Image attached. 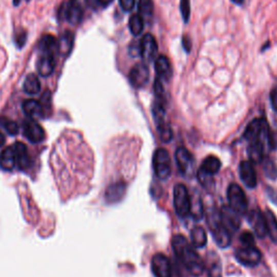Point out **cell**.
I'll return each mask as SVG.
<instances>
[{
    "label": "cell",
    "instance_id": "bcb514c9",
    "mask_svg": "<svg viewBox=\"0 0 277 277\" xmlns=\"http://www.w3.org/2000/svg\"><path fill=\"white\" fill-rule=\"evenodd\" d=\"M245 0H232V3L236 4V5H243Z\"/></svg>",
    "mask_w": 277,
    "mask_h": 277
},
{
    "label": "cell",
    "instance_id": "44dd1931",
    "mask_svg": "<svg viewBox=\"0 0 277 277\" xmlns=\"http://www.w3.org/2000/svg\"><path fill=\"white\" fill-rule=\"evenodd\" d=\"M155 71L157 74V77L169 79L172 75L171 65L168 57L165 55H161L156 58L155 61Z\"/></svg>",
    "mask_w": 277,
    "mask_h": 277
},
{
    "label": "cell",
    "instance_id": "f1b7e54d",
    "mask_svg": "<svg viewBox=\"0 0 277 277\" xmlns=\"http://www.w3.org/2000/svg\"><path fill=\"white\" fill-rule=\"evenodd\" d=\"M265 222H266V229H268V234L270 235L271 240L274 243H277V219L275 214L268 209L264 213Z\"/></svg>",
    "mask_w": 277,
    "mask_h": 277
},
{
    "label": "cell",
    "instance_id": "e575fe53",
    "mask_svg": "<svg viewBox=\"0 0 277 277\" xmlns=\"http://www.w3.org/2000/svg\"><path fill=\"white\" fill-rule=\"evenodd\" d=\"M180 10H181V14L183 16L184 23H187L189 22L190 14H191V2L190 0H181Z\"/></svg>",
    "mask_w": 277,
    "mask_h": 277
},
{
    "label": "cell",
    "instance_id": "ffe728a7",
    "mask_svg": "<svg viewBox=\"0 0 277 277\" xmlns=\"http://www.w3.org/2000/svg\"><path fill=\"white\" fill-rule=\"evenodd\" d=\"M39 51L41 53H46V54H51V55H56L58 52V45H57V39L52 36V35H45L38 45Z\"/></svg>",
    "mask_w": 277,
    "mask_h": 277
},
{
    "label": "cell",
    "instance_id": "d4e9b609",
    "mask_svg": "<svg viewBox=\"0 0 277 277\" xmlns=\"http://www.w3.org/2000/svg\"><path fill=\"white\" fill-rule=\"evenodd\" d=\"M74 34L69 31L63 33V35L57 41L58 45V53L62 55H68L71 53L74 46Z\"/></svg>",
    "mask_w": 277,
    "mask_h": 277
},
{
    "label": "cell",
    "instance_id": "ba28073f",
    "mask_svg": "<svg viewBox=\"0 0 277 277\" xmlns=\"http://www.w3.org/2000/svg\"><path fill=\"white\" fill-rule=\"evenodd\" d=\"M60 18L65 19L73 25L79 24L84 18V8L68 0L60 8Z\"/></svg>",
    "mask_w": 277,
    "mask_h": 277
},
{
    "label": "cell",
    "instance_id": "484cf974",
    "mask_svg": "<svg viewBox=\"0 0 277 277\" xmlns=\"http://www.w3.org/2000/svg\"><path fill=\"white\" fill-rule=\"evenodd\" d=\"M42 89V85H41V81H39V78L37 77V75L35 74H28L25 78L24 84H23V90L31 95H35L37 93H39Z\"/></svg>",
    "mask_w": 277,
    "mask_h": 277
},
{
    "label": "cell",
    "instance_id": "f546056e",
    "mask_svg": "<svg viewBox=\"0 0 277 277\" xmlns=\"http://www.w3.org/2000/svg\"><path fill=\"white\" fill-rule=\"evenodd\" d=\"M207 269L208 274L210 277H220L221 276V264L215 253H209L207 259Z\"/></svg>",
    "mask_w": 277,
    "mask_h": 277
},
{
    "label": "cell",
    "instance_id": "8fae6325",
    "mask_svg": "<svg viewBox=\"0 0 277 277\" xmlns=\"http://www.w3.org/2000/svg\"><path fill=\"white\" fill-rule=\"evenodd\" d=\"M23 133L28 141L32 143H41L45 138L43 127L34 120H26L23 123Z\"/></svg>",
    "mask_w": 277,
    "mask_h": 277
},
{
    "label": "cell",
    "instance_id": "8d00e7d4",
    "mask_svg": "<svg viewBox=\"0 0 277 277\" xmlns=\"http://www.w3.org/2000/svg\"><path fill=\"white\" fill-rule=\"evenodd\" d=\"M240 240H241V243L243 244V246H246V247L254 246V236L250 232H244L241 235Z\"/></svg>",
    "mask_w": 277,
    "mask_h": 277
},
{
    "label": "cell",
    "instance_id": "7c38bea8",
    "mask_svg": "<svg viewBox=\"0 0 277 277\" xmlns=\"http://www.w3.org/2000/svg\"><path fill=\"white\" fill-rule=\"evenodd\" d=\"M158 46L155 37L152 34H146L143 36L140 44L141 56L145 62H152L157 55Z\"/></svg>",
    "mask_w": 277,
    "mask_h": 277
},
{
    "label": "cell",
    "instance_id": "f6af8a7d",
    "mask_svg": "<svg viewBox=\"0 0 277 277\" xmlns=\"http://www.w3.org/2000/svg\"><path fill=\"white\" fill-rule=\"evenodd\" d=\"M6 143V136L0 132V147H2Z\"/></svg>",
    "mask_w": 277,
    "mask_h": 277
},
{
    "label": "cell",
    "instance_id": "8992f818",
    "mask_svg": "<svg viewBox=\"0 0 277 277\" xmlns=\"http://www.w3.org/2000/svg\"><path fill=\"white\" fill-rule=\"evenodd\" d=\"M153 167L156 175L161 180H167L171 174L170 156L165 148H158L153 156Z\"/></svg>",
    "mask_w": 277,
    "mask_h": 277
},
{
    "label": "cell",
    "instance_id": "3957f363",
    "mask_svg": "<svg viewBox=\"0 0 277 277\" xmlns=\"http://www.w3.org/2000/svg\"><path fill=\"white\" fill-rule=\"evenodd\" d=\"M270 132V127L264 118H256L253 120L244 132V138L248 142H262L268 141Z\"/></svg>",
    "mask_w": 277,
    "mask_h": 277
},
{
    "label": "cell",
    "instance_id": "1f68e13d",
    "mask_svg": "<svg viewBox=\"0 0 277 277\" xmlns=\"http://www.w3.org/2000/svg\"><path fill=\"white\" fill-rule=\"evenodd\" d=\"M129 29L132 35L138 36L144 29V22L140 14H134L129 19Z\"/></svg>",
    "mask_w": 277,
    "mask_h": 277
},
{
    "label": "cell",
    "instance_id": "52a82bcc",
    "mask_svg": "<svg viewBox=\"0 0 277 277\" xmlns=\"http://www.w3.org/2000/svg\"><path fill=\"white\" fill-rule=\"evenodd\" d=\"M235 258L241 264L245 266L258 265L262 259V254L258 248L254 246H244L243 248L236 250Z\"/></svg>",
    "mask_w": 277,
    "mask_h": 277
},
{
    "label": "cell",
    "instance_id": "4316f807",
    "mask_svg": "<svg viewBox=\"0 0 277 277\" xmlns=\"http://www.w3.org/2000/svg\"><path fill=\"white\" fill-rule=\"evenodd\" d=\"M248 156L251 163L259 164L264 158V143L262 142H249Z\"/></svg>",
    "mask_w": 277,
    "mask_h": 277
},
{
    "label": "cell",
    "instance_id": "74e56055",
    "mask_svg": "<svg viewBox=\"0 0 277 277\" xmlns=\"http://www.w3.org/2000/svg\"><path fill=\"white\" fill-rule=\"evenodd\" d=\"M27 41V33L25 31H19L16 35H15V38H14V42H15V45L16 47H18L19 49L23 48L24 44L26 43Z\"/></svg>",
    "mask_w": 277,
    "mask_h": 277
},
{
    "label": "cell",
    "instance_id": "9a60e30c",
    "mask_svg": "<svg viewBox=\"0 0 277 277\" xmlns=\"http://www.w3.org/2000/svg\"><path fill=\"white\" fill-rule=\"evenodd\" d=\"M220 217L224 225L226 226V229L229 231H237L241 226V217L240 214L237 213L235 210H233L232 208L229 206H223L221 208V210L219 212Z\"/></svg>",
    "mask_w": 277,
    "mask_h": 277
},
{
    "label": "cell",
    "instance_id": "ac0fdd59",
    "mask_svg": "<svg viewBox=\"0 0 277 277\" xmlns=\"http://www.w3.org/2000/svg\"><path fill=\"white\" fill-rule=\"evenodd\" d=\"M36 67L39 75H42L43 77L50 76L55 68V56L51 54L41 53L37 60Z\"/></svg>",
    "mask_w": 277,
    "mask_h": 277
},
{
    "label": "cell",
    "instance_id": "5bb4252c",
    "mask_svg": "<svg viewBox=\"0 0 277 277\" xmlns=\"http://www.w3.org/2000/svg\"><path fill=\"white\" fill-rule=\"evenodd\" d=\"M240 176L244 184L249 187V189H254L258 184V179H256L255 169L251 162L243 161L240 164Z\"/></svg>",
    "mask_w": 277,
    "mask_h": 277
},
{
    "label": "cell",
    "instance_id": "c3c4849f",
    "mask_svg": "<svg viewBox=\"0 0 277 277\" xmlns=\"http://www.w3.org/2000/svg\"><path fill=\"white\" fill-rule=\"evenodd\" d=\"M27 2H28V0H27Z\"/></svg>",
    "mask_w": 277,
    "mask_h": 277
},
{
    "label": "cell",
    "instance_id": "7a4b0ae2",
    "mask_svg": "<svg viewBox=\"0 0 277 277\" xmlns=\"http://www.w3.org/2000/svg\"><path fill=\"white\" fill-rule=\"evenodd\" d=\"M207 223L217 246H220L221 248H226L231 244V235L230 231L226 229V226L222 222L219 212H216L215 210L208 212Z\"/></svg>",
    "mask_w": 277,
    "mask_h": 277
},
{
    "label": "cell",
    "instance_id": "836d02e7",
    "mask_svg": "<svg viewBox=\"0 0 277 277\" xmlns=\"http://www.w3.org/2000/svg\"><path fill=\"white\" fill-rule=\"evenodd\" d=\"M264 173L269 179H276L277 177V167L271 160H266L264 162Z\"/></svg>",
    "mask_w": 277,
    "mask_h": 277
},
{
    "label": "cell",
    "instance_id": "6da1fadb",
    "mask_svg": "<svg viewBox=\"0 0 277 277\" xmlns=\"http://www.w3.org/2000/svg\"><path fill=\"white\" fill-rule=\"evenodd\" d=\"M171 243L174 254L182 262L186 270L192 275H202L205 270V263L185 237L181 234L174 235Z\"/></svg>",
    "mask_w": 277,
    "mask_h": 277
},
{
    "label": "cell",
    "instance_id": "e0dca14e",
    "mask_svg": "<svg viewBox=\"0 0 277 277\" xmlns=\"http://www.w3.org/2000/svg\"><path fill=\"white\" fill-rule=\"evenodd\" d=\"M127 186L123 181H117L107 186L105 191V201L108 204H116L121 202L126 194Z\"/></svg>",
    "mask_w": 277,
    "mask_h": 277
},
{
    "label": "cell",
    "instance_id": "2e32d148",
    "mask_svg": "<svg viewBox=\"0 0 277 277\" xmlns=\"http://www.w3.org/2000/svg\"><path fill=\"white\" fill-rule=\"evenodd\" d=\"M175 162L177 167H179L180 171L183 174L190 173L192 170V167L194 164V158L191 152L187 148L181 146L175 151Z\"/></svg>",
    "mask_w": 277,
    "mask_h": 277
},
{
    "label": "cell",
    "instance_id": "d6a6232c",
    "mask_svg": "<svg viewBox=\"0 0 277 277\" xmlns=\"http://www.w3.org/2000/svg\"><path fill=\"white\" fill-rule=\"evenodd\" d=\"M190 214L196 220L202 219L203 214H204V210H203V205H202L201 201L193 202L191 200V211H190Z\"/></svg>",
    "mask_w": 277,
    "mask_h": 277
},
{
    "label": "cell",
    "instance_id": "4fadbf2b",
    "mask_svg": "<svg viewBox=\"0 0 277 277\" xmlns=\"http://www.w3.org/2000/svg\"><path fill=\"white\" fill-rule=\"evenodd\" d=\"M248 219H249V223L252 226L255 235L258 236L259 239H264L266 234H268L264 212H262L259 208H256V209H252V211L249 213Z\"/></svg>",
    "mask_w": 277,
    "mask_h": 277
},
{
    "label": "cell",
    "instance_id": "7bdbcfd3",
    "mask_svg": "<svg viewBox=\"0 0 277 277\" xmlns=\"http://www.w3.org/2000/svg\"><path fill=\"white\" fill-rule=\"evenodd\" d=\"M71 2L82 6L84 8V6H89L90 5V0H71Z\"/></svg>",
    "mask_w": 277,
    "mask_h": 277
},
{
    "label": "cell",
    "instance_id": "603a6c76",
    "mask_svg": "<svg viewBox=\"0 0 277 277\" xmlns=\"http://www.w3.org/2000/svg\"><path fill=\"white\" fill-rule=\"evenodd\" d=\"M220 168H221V161L216 156L211 155L205 158L200 170L213 176L215 173L219 172Z\"/></svg>",
    "mask_w": 277,
    "mask_h": 277
},
{
    "label": "cell",
    "instance_id": "d590c367",
    "mask_svg": "<svg viewBox=\"0 0 277 277\" xmlns=\"http://www.w3.org/2000/svg\"><path fill=\"white\" fill-rule=\"evenodd\" d=\"M3 127L5 128V130L10 134V135H15L18 132V126L16 123L9 121V120H4L2 123Z\"/></svg>",
    "mask_w": 277,
    "mask_h": 277
},
{
    "label": "cell",
    "instance_id": "277c9868",
    "mask_svg": "<svg viewBox=\"0 0 277 277\" xmlns=\"http://www.w3.org/2000/svg\"><path fill=\"white\" fill-rule=\"evenodd\" d=\"M227 201H229L232 209L235 210L240 215H244L247 213L248 201H247L244 190L239 184L232 183L229 186V189H227Z\"/></svg>",
    "mask_w": 277,
    "mask_h": 277
},
{
    "label": "cell",
    "instance_id": "83f0119b",
    "mask_svg": "<svg viewBox=\"0 0 277 277\" xmlns=\"http://www.w3.org/2000/svg\"><path fill=\"white\" fill-rule=\"evenodd\" d=\"M191 241L195 248H202L207 244V234L202 226H194L191 231Z\"/></svg>",
    "mask_w": 277,
    "mask_h": 277
},
{
    "label": "cell",
    "instance_id": "7dc6e473",
    "mask_svg": "<svg viewBox=\"0 0 277 277\" xmlns=\"http://www.w3.org/2000/svg\"><path fill=\"white\" fill-rule=\"evenodd\" d=\"M19 4H21V0H13V6H18Z\"/></svg>",
    "mask_w": 277,
    "mask_h": 277
},
{
    "label": "cell",
    "instance_id": "4dcf8cb0",
    "mask_svg": "<svg viewBox=\"0 0 277 277\" xmlns=\"http://www.w3.org/2000/svg\"><path fill=\"white\" fill-rule=\"evenodd\" d=\"M154 13L153 0H138V14L142 18H151Z\"/></svg>",
    "mask_w": 277,
    "mask_h": 277
},
{
    "label": "cell",
    "instance_id": "f35d334b",
    "mask_svg": "<svg viewBox=\"0 0 277 277\" xmlns=\"http://www.w3.org/2000/svg\"><path fill=\"white\" fill-rule=\"evenodd\" d=\"M120 5L125 12H130L134 8L135 0H120Z\"/></svg>",
    "mask_w": 277,
    "mask_h": 277
},
{
    "label": "cell",
    "instance_id": "ab89813d",
    "mask_svg": "<svg viewBox=\"0 0 277 277\" xmlns=\"http://www.w3.org/2000/svg\"><path fill=\"white\" fill-rule=\"evenodd\" d=\"M129 53H130L131 56H138V55H141L140 46L136 45L135 43H132V45L129 47Z\"/></svg>",
    "mask_w": 277,
    "mask_h": 277
},
{
    "label": "cell",
    "instance_id": "5b68a950",
    "mask_svg": "<svg viewBox=\"0 0 277 277\" xmlns=\"http://www.w3.org/2000/svg\"><path fill=\"white\" fill-rule=\"evenodd\" d=\"M173 205L176 214L180 217H186L191 211V197L186 186L176 184L173 190Z\"/></svg>",
    "mask_w": 277,
    "mask_h": 277
},
{
    "label": "cell",
    "instance_id": "b9f144b4",
    "mask_svg": "<svg viewBox=\"0 0 277 277\" xmlns=\"http://www.w3.org/2000/svg\"><path fill=\"white\" fill-rule=\"evenodd\" d=\"M271 102H272L274 111L277 112V87L274 88L271 92Z\"/></svg>",
    "mask_w": 277,
    "mask_h": 277
},
{
    "label": "cell",
    "instance_id": "d6986e66",
    "mask_svg": "<svg viewBox=\"0 0 277 277\" xmlns=\"http://www.w3.org/2000/svg\"><path fill=\"white\" fill-rule=\"evenodd\" d=\"M15 154V163L21 170H26L32 164L31 156L28 154L27 147L22 142H16L13 146Z\"/></svg>",
    "mask_w": 277,
    "mask_h": 277
},
{
    "label": "cell",
    "instance_id": "cb8c5ba5",
    "mask_svg": "<svg viewBox=\"0 0 277 277\" xmlns=\"http://www.w3.org/2000/svg\"><path fill=\"white\" fill-rule=\"evenodd\" d=\"M23 112L28 116V117H37V116H44L45 111L43 104L41 101L33 100V98H29L26 100L22 104Z\"/></svg>",
    "mask_w": 277,
    "mask_h": 277
},
{
    "label": "cell",
    "instance_id": "60d3db41",
    "mask_svg": "<svg viewBox=\"0 0 277 277\" xmlns=\"http://www.w3.org/2000/svg\"><path fill=\"white\" fill-rule=\"evenodd\" d=\"M182 44H183V48L184 50L186 52H190L191 51V48H192V42L189 36H184L183 39H182Z\"/></svg>",
    "mask_w": 277,
    "mask_h": 277
},
{
    "label": "cell",
    "instance_id": "9c48e42d",
    "mask_svg": "<svg viewBox=\"0 0 277 277\" xmlns=\"http://www.w3.org/2000/svg\"><path fill=\"white\" fill-rule=\"evenodd\" d=\"M150 81V69L145 63L135 64L129 73V82L134 88H143Z\"/></svg>",
    "mask_w": 277,
    "mask_h": 277
},
{
    "label": "cell",
    "instance_id": "ee69618b",
    "mask_svg": "<svg viewBox=\"0 0 277 277\" xmlns=\"http://www.w3.org/2000/svg\"><path fill=\"white\" fill-rule=\"evenodd\" d=\"M96 2L103 7H107L108 5H111L113 3V0H96Z\"/></svg>",
    "mask_w": 277,
    "mask_h": 277
},
{
    "label": "cell",
    "instance_id": "30bf717a",
    "mask_svg": "<svg viewBox=\"0 0 277 277\" xmlns=\"http://www.w3.org/2000/svg\"><path fill=\"white\" fill-rule=\"evenodd\" d=\"M152 271L155 277H172L171 264L163 253H156L152 259Z\"/></svg>",
    "mask_w": 277,
    "mask_h": 277
},
{
    "label": "cell",
    "instance_id": "7402d4cb",
    "mask_svg": "<svg viewBox=\"0 0 277 277\" xmlns=\"http://www.w3.org/2000/svg\"><path fill=\"white\" fill-rule=\"evenodd\" d=\"M15 154L13 146L6 147L0 154V168L5 171H11L15 167Z\"/></svg>",
    "mask_w": 277,
    "mask_h": 277
}]
</instances>
